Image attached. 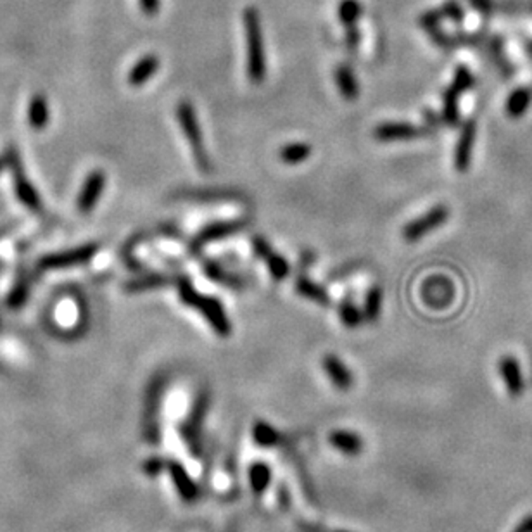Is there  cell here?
Instances as JSON below:
<instances>
[{"instance_id":"cell-1","label":"cell","mask_w":532,"mask_h":532,"mask_svg":"<svg viewBox=\"0 0 532 532\" xmlns=\"http://www.w3.org/2000/svg\"><path fill=\"white\" fill-rule=\"evenodd\" d=\"M178 297L183 305L198 310L208 323L215 329L220 337H228L232 334V323L228 320V314L225 311L222 301L213 296H203L199 290H195L189 278H178L177 282Z\"/></svg>"},{"instance_id":"cell-2","label":"cell","mask_w":532,"mask_h":532,"mask_svg":"<svg viewBox=\"0 0 532 532\" xmlns=\"http://www.w3.org/2000/svg\"><path fill=\"white\" fill-rule=\"evenodd\" d=\"M245 48H247V76L252 83H261L266 78V54L263 45L260 14L255 7L244 11Z\"/></svg>"},{"instance_id":"cell-3","label":"cell","mask_w":532,"mask_h":532,"mask_svg":"<svg viewBox=\"0 0 532 532\" xmlns=\"http://www.w3.org/2000/svg\"><path fill=\"white\" fill-rule=\"evenodd\" d=\"M177 120L180 123V128H182L183 135L189 140V145L194 153V159L198 163V168L203 173H210L213 170L211 161L206 154V147H204V138L203 132H200V125L198 120V114H195L194 106L190 102L182 101L177 106Z\"/></svg>"},{"instance_id":"cell-4","label":"cell","mask_w":532,"mask_h":532,"mask_svg":"<svg viewBox=\"0 0 532 532\" xmlns=\"http://www.w3.org/2000/svg\"><path fill=\"white\" fill-rule=\"evenodd\" d=\"M449 220V208L444 204H437L429 210L427 213L419 216V218L411 220L410 223H406L401 230V235L406 242H419L420 239H424L427 233L437 230L439 227Z\"/></svg>"},{"instance_id":"cell-5","label":"cell","mask_w":532,"mask_h":532,"mask_svg":"<svg viewBox=\"0 0 532 532\" xmlns=\"http://www.w3.org/2000/svg\"><path fill=\"white\" fill-rule=\"evenodd\" d=\"M249 222L245 218H237V220H223V222H215L206 225V227L200 230L198 235L192 240L190 249L194 252H199L204 245L211 242H218V240L227 239V237L233 235V233H239L247 227Z\"/></svg>"},{"instance_id":"cell-6","label":"cell","mask_w":532,"mask_h":532,"mask_svg":"<svg viewBox=\"0 0 532 532\" xmlns=\"http://www.w3.org/2000/svg\"><path fill=\"white\" fill-rule=\"evenodd\" d=\"M476 137H477V123L476 120H466L460 128V135L455 145V155H453V163H455V170L458 173H466L470 165H472V154L474 147H476Z\"/></svg>"},{"instance_id":"cell-7","label":"cell","mask_w":532,"mask_h":532,"mask_svg":"<svg viewBox=\"0 0 532 532\" xmlns=\"http://www.w3.org/2000/svg\"><path fill=\"white\" fill-rule=\"evenodd\" d=\"M99 251V245L97 244H85L80 247L69 249L66 252H59V255H48L40 261V266L45 270H57V268H71V266H78L87 263L88 260H92L96 256V252Z\"/></svg>"},{"instance_id":"cell-8","label":"cell","mask_w":532,"mask_h":532,"mask_svg":"<svg viewBox=\"0 0 532 532\" xmlns=\"http://www.w3.org/2000/svg\"><path fill=\"white\" fill-rule=\"evenodd\" d=\"M427 126H416L413 123L404 121H387L380 123L374 130V137L380 142H401V140H413L421 135H427Z\"/></svg>"},{"instance_id":"cell-9","label":"cell","mask_w":532,"mask_h":532,"mask_svg":"<svg viewBox=\"0 0 532 532\" xmlns=\"http://www.w3.org/2000/svg\"><path fill=\"white\" fill-rule=\"evenodd\" d=\"M252 251H255V255L260 257V260L265 261L270 273H272V277L275 278L277 282H282L287 278L290 273V266L287 263V260H285L284 256L277 255L268 240L263 239L261 235L252 237Z\"/></svg>"},{"instance_id":"cell-10","label":"cell","mask_w":532,"mask_h":532,"mask_svg":"<svg viewBox=\"0 0 532 532\" xmlns=\"http://www.w3.org/2000/svg\"><path fill=\"white\" fill-rule=\"evenodd\" d=\"M106 189V173L101 170L92 171L87 178H85L83 187H81L80 195H78V210L81 215H88L92 213L96 204L99 203L102 192Z\"/></svg>"},{"instance_id":"cell-11","label":"cell","mask_w":532,"mask_h":532,"mask_svg":"<svg viewBox=\"0 0 532 532\" xmlns=\"http://www.w3.org/2000/svg\"><path fill=\"white\" fill-rule=\"evenodd\" d=\"M163 389H165V379H155L150 384L147 391V403L144 411V427L147 432V439L158 441L159 439V425H158V411L159 401H161Z\"/></svg>"},{"instance_id":"cell-12","label":"cell","mask_w":532,"mask_h":532,"mask_svg":"<svg viewBox=\"0 0 532 532\" xmlns=\"http://www.w3.org/2000/svg\"><path fill=\"white\" fill-rule=\"evenodd\" d=\"M498 372H499V375H501L506 391H508V394L511 396V398H518V396H522L526 384H523L522 368H521V363H518V359L511 354L501 356L498 362Z\"/></svg>"},{"instance_id":"cell-13","label":"cell","mask_w":532,"mask_h":532,"mask_svg":"<svg viewBox=\"0 0 532 532\" xmlns=\"http://www.w3.org/2000/svg\"><path fill=\"white\" fill-rule=\"evenodd\" d=\"M323 370H325L330 382L337 389H341V391H347V389H351V386H353V374H351L349 368L344 365V362L339 356L327 354L323 358Z\"/></svg>"},{"instance_id":"cell-14","label":"cell","mask_w":532,"mask_h":532,"mask_svg":"<svg viewBox=\"0 0 532 532\" xmlns=\"http://www.w3.org/2000/svg\"><path fill=\"white\" fill-rule=\"evenodd\" d=\"M203 272H204V275L210 278L211 282H215V284L225 285V287H230V289L245 287V278L228 272L227 268H223V266L220 263H216V261H211V260L204 261Z\"/></svg>"},{"instance_id":"cell-15","label":"cell","mask_w":532,"mask_h":532,"mask_svg":"<svg viewBox=\"0 0 532 532\" xmlns=\"http://www.w3.org/2000/svg\"><path fill=\"white\" fill-rule=\"evenodd\" d=\"M180 198L192 200V203H230V200H239L240 194L230 189H195L183 190Z\"/></svg>"},{"instance_id":"cell-16","label":"cell","mask_w":532,"mask_h":532,"mask_svg":"<svg viewBox=\"0 0 532 532\" xmlns=\"http://www.w3.org/2000/svg\"><path fill=\"white\" fill-rule=\"evenodd\" d=\"M159 64H161L159 63V57L154 54H147L142 59H138L135 63V66L130 69L128 83L132 87H142L149 78H153L158 73Z\"/></svg>"},{"instance_id":"cell-17","label":"cell","mask_w":532,"mask_h":532,"mask_svg":"<svg viewBox=\"0 0 532 532\" xmlns=\"http://www.w3.org/2000/svg\"><path fill=\"white\" fill-rule=\"evenodd\" d=\"M532 104V88L531 87H518L511 90L508 99L505 102V111L511 120H518L523 114L527 113V109Z\"/></svg>"},{"instance_id":"cell-18","label":"cell","mask_w":532,"mask_h":532,"mask_svg":"<svg viewBox=\"0 0 532 532\" xmlns=\"http://www.w3.org/2000/svg\"><path fill=\"white\" fill-rule=\"evenodd\" d=\"M335 81H337V87H339V92H341V96L344 97L346 101H356L358 99L359 96V85H358V80H356L353 69H351L347 64H339L337 68H335Z\"/></svg>"},{"instance_id":"cell-19","label":"cell","mask_w":532,"mask_h":532,"mask_svg":"<svg viewBox=\"0 0 532 532\" xmlns=\"http://www.w3.org/2000/svg\"><path fill=\"white\" fill-rule=\"evenodd\" d=\"M294 287H296V292L300 294V296L317 302V305L327 306L330 302L329 292H327L322 285H318L317 282H313L308 277H305V275L297 277L296 282H294Z\"/></svg>"},{"instance_id":"cell-20","label":"cell","mask_w":532,"mask_h":532,"mask_svg":"<svg viewBox=\"0 0 532 532\" xmlns=\"http://www.w3.org/2000/svg\"><path fill=\"white\" fill-rule=\"evenodd\" d=\"M166 466L168 470H170L175 486H177L180 496L185 498V501H194L195 496H198V488H195V484L192 482V479L187 476L185 469H183L182 465L175 464V461H171V464H168Z\"/></svg>"},{"instance_id":"cell-21","label":"cell","mask_w":532,"mask_h":532,"mask_svg":"<svg viewBox=\"0 0 532 532\" xmlns=\"http://www.w3.org/2000/svg\"><path fill=\"white\" fill-rule=\"evenodd\" d=\"M441 118L451 128L460 125V93L453 87H448L443 92V111H441Z\"/></svg>"},{"instance_id":"cell-22","label":"cell","mask_w":532,"mask_h":532,"mask_svg":"<svg viewBox=\"0 0 532 532\" xmlns=\"http://www.w3.org/2000/svg\"><path fill=\"white\" fill-rule=\"evenodd\" d=\"M330 444L344 455H358L362 451V439L358 434L349 431H334L329 437Z\"/></svg>"},{"instance_id":"cell-23","label":"cell","mask_w":532,"mask_h":532,"mask_svg":"<svg viewBox=\"0 0 532 532\" xmlns=\"http://www.w3.org/2000/svg\"><path fill=\"white\" fill-rule=\"evenodd\" d=\"M424 290H434V294H424V297L429 305H439L437 308H443L441 305H448L453 297L451 284L448 280H443V278L441 280L427 282Z\"/></svg>"},{"instance_id":"cell-24","label":"cell","mask_w":532,"mask_h":532,"mask_svg":"<svg viewBox=\"0 0 532 532\" xmlns=\"http://www.w3.org/2000/svg\"><path fill=\"white\" fill-rule=\"evenodd\" d=\"M28 121L34 130H44L48 123V104L44 96H35L28 106Z\"/></svg>"},{"instance_id":"cell-25","label":"cell","mask_w":532,"mask_h":532,"mask_svg":"<svg viewBox=\"0 0 532 532\" xmlns=\"http://www.w3.org/2000/svg\"><path fill=\"white\" fill-rule=\"evenodd\" d=\"M168 284H171V277L163 275V273H150V275L130 280L128 284H125V290L130 294H137V292H142V290L165 287V285Z\"/></svg>"},{"instance_id":"cell-26","label":"cell","mask_w":532,"mask_h":532,"mask_svg":"<svg viewBox=\"0 0 532 532\" xmlns=\"http://www.w3.org/2000/svg\"><path fill=\"white\" fill-rule=\"evenodd\" d=\"M311 155V145L302 144V142H294V144H287L280 149L278 158L285 163V165H300V163L306 161Z\"/></svg>"},{"instance_id":"cell-27","label":"cell","mask_w":532,"mask_h":532,"mask_svg":"<svg viewBox=\"0 0 532 532\" xmlns=\"http://www.w3.org/2000/svg\"><path fill=\"white\" fill-rule=\"evenodd\" d=\"M14 185H16V194H18L19 200H21L23 204H26L28 208H31V210H39L40 208L39 194H36L34 185L26 182V178H24L23 175H18V177H16Z\"/></svg>"},{"instance_id":"cell-28","label":"cell","mask_w":532,"mask_h":532,"mask_svg":"<svg viewBox=\"0 0 532 532\" xmlns=\"http://www.w3.org/2000/svg\"><path fill=\"white\" fill-rule=\"evenodd\" d=\"M380 310H382V289L372 287L365 297L363 317L368 322H375L380 317Z\"/></svg>"},{"instance_id":"cell-29","label":"cell","mask_w":532,"mask_h":532,"mask_svg":"<svg viewBox=\"0 0 532 532\" xmlns=\"http://www.w3.org/2000/svg\"><path fill=\"white\" fill-rule=\"evenodd\" d=\"M362 4L358 2V0H342L341 4H339V21H341L344 26H353V24H356V21L359 19V16H362Z\"/></svg>"},{"instance_id":"cell-30","label":"cell","mask_w":532,"mask_h":532,"mask_svg":"<svg viewBox=\"0 0 532 532\" xmlns=\"http://www.w3.org/2000/svg\"><path fill=\"white\" fill-rule=\"evenodd\" d=\"M474 85H476V76L472 75L470 68L465 66V64L456 66L455 75H453L451 87L455 88L460 96H464L465 92H469V90L474 88Z\"/></svg>"},{"instance_id":"cell-31","label":"cell","mask_w":532,"mask_h":532,"mask_svg":"<svg viewBox=\"0 0 532 532\" xmlns=\"http://www.w3.org/2000/svg\"><path fill=\"white\" fill-rule=\"evenodd\" d=\"M339 317L347 329H356L363 322V313L353 301H342L339 305Z\"/></svg>"},{"instance_id":"cell-32","label":"cell","mask_w":532,"mask_h":532,"mask_svg":"<svg viewBox=\"0 0 532 532\" xmlns=\"http://www.w3.org/2000/svg\"><path fill=\"white\" fill-rule=\"evenodd\" d=\"M270 469L263 464H256L251 466V488L256 491L257 494L263 493V491L268 488L270 482Z\"/></svg>"},{"instance_id":"cell-33","label":"cell","mask_w":532,"mask_h":532,"mask_svg":"<svg viewBox=\"0 0 532 532\" xmlns=\"http://www.w3.org/2000/svg\"><path fill=\"white\" fill-rule=\"evenodd\" d=\"M255 439L261 446H273L277 443L278 434L275 432V429H272L270 425L257 424L256 429H255Z\"/></svg>"},{"instance_id":"cell-34","label":"cell","mask_w":532,"mask_h":532,"mask_svg":"<svg viewBox=\"0 0 532 532\" xmlns=\"http://www.w3.org/2000/svg\"><path fill=\"white\" fill-rule=\"evenodd\" d=\"M443 12L441 11H429L425 12V14H421L420 18V26L424 28V30H434V28L439 26L441 19H443Z\"/></svg>"},{"instance_id":"cell-35","label":"cell","mask_w":532,"mask_h":532,"mask_svg":"<svg viewBox=\"0 0 532 532\" xmlns=\"http://www.w3.org/2000/svg\"><path fill=\"white\" fill-rule=\"evenodd\" d=\"M441 12H443L444 18L451 19V21L455 23H461L464 21V9H461L460 6H458L456 2H453V0H449V2H446L443 6V9H441Z\"/></svg>"},{"instance_id":"cell-36","label":"cell","mask_w":532,"mask_h":532,"mask_svg":"<svg viewBox=\"0 0 532 532\" xmlns=\"http://www.w3.org/2000/svg\"><path fill=\"white\" fill-rule=\"evenodd\" d=\"M359 40H362V35H359L358 28L354 26H346V45L347 48H351V51H356L359 45Z\"/></svg>"},{"instance_id":"cell-37","label":"cell","mask_w":532,"mask_h":532,"mask_svg":"<svg viewBox=\"0 0 532 532\" xmlns=\"http://www.w3.org/2000/svg\"><path fill=\"white\" fill-rule=\"evenodd\" d=\"M165 466V461H161L159 458H150V460H147L145 464L142 465V469H144L145 474H149V476H155V474L161 472Z\"/></svg>"},{"instance_id":"cell-38","label":"cell","mask_w":532,"mask_h":532,"mask_svg":"<svg viewBox=\"0 0 532 532\" xmlns=\"http://www.w3.org/2000/svg\"><path fill=\"white\" fill-rule=\"evenodd\" d=\"M138 4H140V9L144 11L147 16L158 14L159 6H161V2H159V0H138Z\"/></svg>"},{"instance_id":"cell-39","label":"cell","mask_w":532,"mask_h":532,"mask_svg":"<svg viewBox=\"0 0 532 532\" xmlns=\"http://www.w3.org/2000/svg\"><path fill=\"white\" fill-rule=\"evenodd\" d=\"M424 120H425V123H427V128H432V126H434V128H439V125L443 123V118H441L439 114L434 113V111H429V109L424 113Z\"/></svg>"},{"instance_id":"cell-40","label":"cell","mask_w":532,"mask_h":532,"mask_svg":"<svg viewBox=\"0 0 532 532\" xmlns=\"http://www.w3.org/2000/svg\"><path fill=\"white\" fill-rule=\"evenodd\" d=\"M513 532H532V515H527L526 518H522V522L515 527Z\"/></svg>"},{"instance_id":"cell-41","label":"cell","mask_w":532,"mask_h":532,"mask_svg":"<svg viewBox=\"0 0 532 532\" xmlns=\"http://www.w3.org/2000/svg\"><path fill=\"white\" fill-rule=\"evenodd\" d=\"M527 52H529V54L532 56V44H531V45H527Z\"/></svg>"}]
</instances>
